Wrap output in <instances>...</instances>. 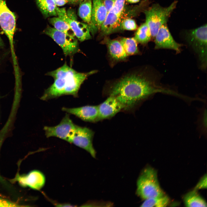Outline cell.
<instances>
[{
    "mask_svg": "<svg viewBox=\"0 0 207 207\" xmlns=\"http://www.w3.org/2000/svg\"><path fill=\"white\" fill-rule=\"evenodd\" d=\"M150 76L140 71L127 73L109 85L108 95L115 97L124 110L131 109L157 93L179 96L177 91L158 84Z\"/></svg>",
    "mask_w": 207,
    "mask_h": 207,
    "instance_id": "1",
    "label": "cell"
},
{
    "mask_svg": "<svg viewBox=\"0 0 207 207\" xmlns=\"http://www.w3.org/2000/svg\"><path fill=\"white\" fill-rule=\"evenodd\" d=\"M136 193L144 200L165 195L160 185L156 171L154 168L148 166L142 171L137 181Z\"/></svg>",
    "mask_w": 207,
    "mask_h": 207,
    "instance_id": "2",
    "label": "cell"
},
{
    "mask_svg": "<svg viewBox=\"0 0 207 207\" xmlns=\"http://www.w3.org/2000/svg\"><path fill=\"white\" fill-rule=\"evenodd\" d=\"M177 3V1H175L166 7L154 4L144 11L145 22L150 29L152 37L155 38L161 26L166 24L171 14L176 7Z\"/></svg>",
    "mask_w": 207,
    "mask_h": 207,
    "instance_id": "3",
    "label": "cell"
},
{
    "mask_svg": "<svg viewBox=\"0 0 207 207\" xmlns=\"http://www.w3.org/2000/svg\"><path fill=\"white\" fill-rule=\"evenodd\" d=\"M187 42L197 54L201 66L205 69L207 66V24L189 30L185 32Z\"/></svg>",
    "mask_w": 207,
    "mask_h": 207,
    "instance_id": "4",
    "label": "cell"
},
{
    "mask_svg": "<svg viewBox=\"0 0 207 207\" xmlns=\"http://www.w3.org/2000/svg\"><path fill=\"white\" fill-rule=\"evenodd\" d=\"M44 33L48 35L62 48L66 56L72 55L79 51L77 39L73 36L48 26Z\"/></svg>",
    "mask_w": 207,
    "mask_h": 207,
    "instance_id": "5",
    "label": "cell"
},
{
    "mask_svg": "<svg viewBox=\"0 0 207 207\" xmlns=\"http://www.w3.org/2000/svg\"><path fill=\"white\" fill-rule=\"evenodd\" d=\"M94 135V133L91 129L76 125L67 141L84 149L95 158L96 152L92 143Z\"/></svg>",
    "mask_w": 207,
    "mask_h": 207,
    "instance_id": "6",
    "label": "cell"
},
{
    "mask_svg": "<svg viewBox=\"0 0 207 207\" xmlns=\"http://www.w3.org/2000/svg\"><path fill=\"white\" fill-rule=\"evenodd\" d=\"M0 25L9 40L13 60H15L14 37L16 30V17L3 0H0Z\"/></svg>",
    "mask_w": 207,
    "mask_h": 207,
    "instance_id": "7",
    "label": "cell"
},
{
    "mask_svg": "<svg viewBox=\"0 0 207 207\" xmlns=\"http://www.w3.org/2000/svg\"><path fill=\"white\" fill-rule=\"evenodd\" d=\"M57 16L66 21L78 39L80 41L90 39L91 36L88 26L76 20L67 13L65 8H57Z\"/></svg>",
    "mask_w": 207,
    "mask_h": 207,
    "instance_id": "8",
    "label": "cell"
},
{
    "mask_svg": "<svg viewBox=\"0 0 207 207\" xmlns=\"http://www.w3.org/2000/svg\"><path fill=\"white\" fill-rule=\"evenodd\" d=\"M76 126L69 115L66 114L58 125L53 126H45L44 130L47 137H55L67 141Z\"/></svg>",
    "mask_w": 207,
    "mask_h": 207,
    "instance_id": "9",
    "label": "cell"
},
{
    "mask_svg": "<svg viewBox=\"0 0 207 207\" xmlns=\"http://www.w3.org/2000/svg\"><path fill=\"white\" fill-rule=\"evenodd\" d=\"M97 72L93 70L87 73H82L75 70L69 74L66 78L63 95H71L78 96V92L84 81L89 76Z\"/></svg>",
    "mask_w": 207,
    "mask_h": 207,
    "instance_id": "10",
    "label": "cell"
},
{
    "mask_svg": "<svg viewBox=\"0 0 207 207\" xmlns=\"http://www.w3.org/2000/svg\"><path fill=\"white\" fill-rule=\"evenodd\" d=\"M156 49H172L179 52L181 45L177 43L172 36L166 24L162 26L155 37Z\"/></svg>",
    "mask_w": 207,
    "mask_h": 207,
    "instance_id": "11",
    "label": "cell"
},
{
    "mask_svg": "<svg viewBox=\"0 0 207 207\" xmlns=\"http://www.w3.org/2000/svg\"><path fill=\"white\" fill-rule=\"evenodd\" d=\"M92 9L91 26L89 29L93 35L99 32L108 12L102 0H92Z\"/></svg>",
    "mask_w": 207,
    "mask_h": 207,
    "instance_id": "12",
    "label": "cell"
},
{
    "mask_svg": "<svg viewBox=\"0 0 207 207\" xmlns=\"http://www.w3.org/2000/svg\"><path fill=\"white\" fill-rule=\"evenodd\" d=\"M97 121L111 118L122 110L123 105L114 97L109 96L103 103L98 105Z\"/></svg>",
    "mask_w": 207,
    "mask_h": 207,
    "instance_id": "13",
    "label": "cell"
},
{
    "mask_svg": "<svg viewBox=\"0 0 207 207\" xmlns=\"http://www.w3.org/2000/svg\"><path fill=\"white\" fill-rule=\"evenodd\" d=\"M16 179L22 186H28L37 190L41 189L45 182L44 174L41 171L36 170L32 171L27 175H18Z\"/></svg>",
    "mask_w": 207,
    "mask_h": 207,
    "instance_id": "14",
    "label": "cell"
},
{
    "mask_svg": "<svg viewBox=\"0 0 207 207\" xmlns=\"http://www.w3.org/2000/svg\"><path fill=\"white\" fill-rule=\"evenodd\" d=\"M107 47L110 60L114 63L126 60L128 55L119 40L111 39L107 36L103 37L101 42Z\"/></svg>",
    "mask_w": 207,
    "mask_h": 207,
    "instance_id": "15",
    "label": "cell"
},
{
    "mask_svg": "<svg viewBox=\"0 0 207 207\" xmlns=\"http://www.w3.org/2000/svg\"><path fill=\"white\" fill-rule=\"evenodd\" d=\"M62 110L75 115L85 121H97L98 106H86L78 108H69L63 107Z\"/></svg>",
    "mask_w": 207,
    "mask_h": 207,
    "instance_id": "16",
    "label": "cell"
},
{
    "mask_svg": "<svg viewBox=\"0 0 207 207\" xmlns=\"http://www.w3.org/2000/svg\"><path fill=\"white\" fill-rule=\"evenodd\" d=\"M67 77L55 79L54 83L45 91L41 99L47 100L63 95Z\"/></svg>",
    "mask_w": 207,
    "mask_h": 207,
    "instance_id": "17",
    "label": "cell"
},
{
    "mask_svg": "<svg viewBox=\"0 0 207 207\" xmlns=\"http://www.w3.org/2000/svg\"><path fill=\"white\" fill-rule=\"evenodd\" d=\"M183 200L186 207H206L205 200L194 189L190 191L184 196Z\"/></svg>",
    "mask_w": 207,
    "mask_h": 207,
    "instance_id": "18",
    "label": "cell"
},
{
    "mask_svg": "<svg viewBox=\"0 0 207 207\" xmlns=\"http://www.w3.org/2000/svg\"><path fill=\"white\" fill-rule=\"evenodd\" d=\"M92 9V0H84L80 3L78 11L79 16L88 25L89 30L91 24Z\"/></svg>",
    "mask_w": 207,
    "mask_h": 207,
    "instance_id": "19",
    "label": "cell"
},
{
    "mask_svg": "<svg viewBox=\"0 0 207 207\" xmlns=\"http://www.w3.org/2000/svg\"><path fill=\"white\" fill-rule=\"evenodd\" d=\"M40 9L46 17L57 16V6L53 0H37Z\"/></svg>",
    "mask_w": 207,
    "mask_h": 207,
    "instance_id": "20",
    "label": "cell"
},
{
    "mask_svg": "<svg viewBox=\"0 0 207 207\" xmlns=\"http://www.w3.org/2000/svg\"><path fill=\"white\" fill-rule=\"evenodd\" d=\"M134 38L137 43L144 44L147 43L152 37L150 29L145 22L137 29Z\"/></svg>",
    "mask_w": 207,
    "mask_h": 207,
    "instance_id": "21",
    "label": "cell"
},
{
    "mask_svg": "<svg viewBox=\"0 0 207 207\" xmlns=\"http://www.w3.org/2000/svg\"><path fill=\"white\" fill-rule=\"evenodd\" d=\"M119 41L128 56L135 55L139 53L137 42L134 37H122Z\"/></svg>",
    "mask_w": 207,
    "mask_h": 207,
    "instance_id": "22",
    "label": "cell"
},
{
    "mask_svg": "<svg viewBox=\"0 0 207 207\" xmlns=\"http://www.w3.org/2000/svg\"><path fill=\"white\" fill-rule=\"evenodd\" d=\"M49 21L57 30L67 34L75 36L68 24L62 18L56 16L50 18Z\"/></svg>",
    "mask_w": 207,
    "mask_h": 207,
    "instance_id": "23",
    "label": "cell"
},
{
    "mask_svg": "<svg viewBox=\"0 0 207 207\" xmlns=\"http://www.w3.org/2000/svg\"><path fill=\"white\" fill-rule=\"evenodd\" d=\"M169 202V199L166 195L162 196L148 198L145 200L141 207H164L166 206Z\"/></svg>",
    "mask_w": 207,
    "mask_h": 207,
    "instance_id": "24",
    "label": "cell"
},
{
    "mask_svg": "<svg viewBox=\"0 0 207 207\" xmlns=\"http://www.w3.org/2000/svg\"><path fill=\"white\" fill-rule=\"evenodd\" d=\"M75 70L66 64L54 71L48 72L47 75L51 76L54 79L64 78L73 72Z\"/></svg>",
    "mask_w": 207,
    "mask_h": 207,
    "instance_id": "25",
    "label": "cell"
},
{
    "mask_svg": "<svg viewBox=\"0 0 207 207\" xmlns=\"http://www.w3.org/2000/svg\"><path fill=\"white\" fill-rule=\"evenodd\" d=\"M200 111L197 121L198 129L201 135L206 136L207 110L206 107L204 106Z\"/></svg>",
    "mask_w": 207,
    "mask_h": 207,
    "instance_id": "26",
    "label": "cell"
},
{
    "mask_svg": "<svg viewBox=\"0 0 207 207\" xmlns=\"http://www.w3.org/2000/svg\"><path fill=\"white\" fill-rule=\"evenodd\" d=\"M137 28L135 21L132 18L127 17L122 19L120 24L121 30H133Z\"/></svg>",
    "mask_w": 207,
    "mask_h": 207,
    "instance_id": "27",
    "label": "cell"
},
{
    "mask_svg": "<svg viewBox=\"0 0 207 207\" xmlns=\"http://www.w3.org/2000/svg\"><path fill=\"white\" fill-rule=\"evenodd\" d=\"M207 187V177L204 175L200 180L195 187L194 189L206 188Z\"/></svg>",
    "mask_w": 207,
    "mask_h": 207,
    "instance_id": "28",
    "label": "cell"
},
{
    "mask_svg": "<svg viewBox=\"0 0 207 207\" xmlns=\"http://www.w3.org/2000/svg\"><path fill=\"white\" fill-rule=\"evenodd\" d=\"M18 205L10 201L0 198V207H16Z\"/></svg>",
    "mask_w": 207,
    "mask_h": 207,
    "instance_id": "29",
    "label": "cell"
},
{
    "mask_svg": "<svg viewBox=\"0 0 207 207\" xmlns=\"http://www.w3.org/2000/svg\"><path fill=\"white\" fill-rule=\"evenodd\" d=\"M116 0H102L103 4L108 12L114 5Z\"/></svg>",
    "mask_w": 207,
    "mask_h": 207,
    "instance_id": "30",
    "label": "cell"
},
{
    "mask_svg": "<svg viewBox=\"0 0 207 207\" xmlns=\"http://www.w3.org/2000/svg\"><path fill=\"white\" fill-rule=\"evenodd\" d=\"M53 1L57 6H63L68 2L67 0H53Z\"/></svg>",
    "mask_w": 207,
    "mask_h": 207,
    "instance_id": "31",
    "label": "cell"
},
{
    "mask_svg": "<svg viewBox=\"0 0 207 207\" xmlns=\"http://www.w3.org/2000/svg\"><path fill=\"white\" fill-rule=\"evenodd\" d=\"M53 204L56 207H73L74 206L68 203H60L52 202Z\"/></svg>",
    "mask_w": 207,
    "mask_h": 207,
    "instance_id": "32",
    "label": "cell"
},
{
    "mask_svg": "<svg viewBox=\"0 0 207 207\" xmlns=\"http://www.w3.org/2000/svg\"><path fill=\"white\" fill-rule=\"evenodd\" d=\"M141 0H126V2L130 3H135L139 2Z\"/></svg>",
    "mask_w": 207,
    "mask_h": 207,
    "instance_id": "33",
    "label": "cell"
},
{
    "mask_svg": "<svg viewBox=\"0 0 207 207\" xmlns=\"http://www.w3.org/2000/svg\"><path fill=\"white\" fill-rule=\"evenodd\" d=\"M83 0H70V1L73 3H76L79 2H81Z\"/></svg>",
    "mask_w": 207,
    "mask_h": 207,
    "instance_id": "34",
    "label": "cell"
},
{
    "mask_svg": "<svg viewBox=\"0 0 207 207\" xmlns=\"http://www.w3.org/2000/svg\"><path fill=\"white\" fill-rule=\"evenodd\" d=\"M3 45V41L0 37V47L1 46Z\"/></svg>",
    "mask_w": 207,
    "mask_h": 207,
    "instance_id": "35",
    "label": "cell"
},
{
    "mask_svg": "<svg viewBox=\"0 0 207 207\" xmlns=\"http://www.w3.org/2000/svg\"><path fill=\"white\" fill-rule=\"evenodd\" d=\"M68 2L70 1V0H67Z\"/></svg>",
    "mask_w": 207,
    "mask_h": 207,
    "instance_id": "36",
    "label": "cell"
}]
</instances>
